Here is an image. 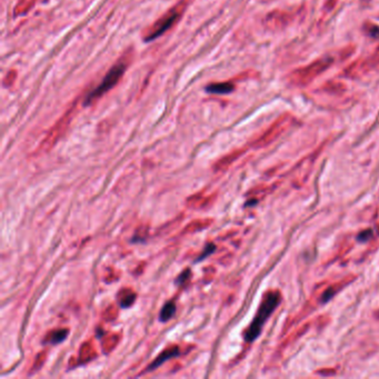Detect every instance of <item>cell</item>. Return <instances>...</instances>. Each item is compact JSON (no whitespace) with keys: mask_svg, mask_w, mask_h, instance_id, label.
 Masks as SVG:
<instances>
[{"mask_svg":"<svg viewBox=\"0 0 379 379\" xmlns=\"http://www.w3.org/2000/svg\"><path fill=\"white\" fill-rule=\"evenodd\" d=\"M134 59V49L128 48L125 53L119 57L118 60L115 62L112 67L109 69L106 76L102 78L99 86H97L87 96H84L83 106H90L99 100L103 95L109 93L113 87L119 84L120 80L124 77V74L130 66L131 61Z\"/></svg>","mask_w":379,"mask_h":379,"instance_id":"cell-1","label":"cell"},{"mask_svg":"<svg viewBox=\"0 0 379 379\" xmlns=\"http://www.w3.org/2000/svg\"><path fill=\"white\" fill-rule=\"evenodd\" d=\"M193 0H179L175 6H172L170 9H168L167 13H165L160 18L147 27L142 32V39L146 43L154 42L157 38L162 37L164 33L170 30L178 21L180 20L181 16L185 13L187 7Z\"/></svg>","mask_w":379,"mask_h":379,"instance_id":"cell-2","label":"cell"},{"mask_svg":"<svg viewBox=\"0 0 379 379\" xmlns=\"http://www.w3.org/2000/svg\"><path fill=\"white\" fill-rule=\"evenodd\" d=\"M334 64V59L331 57L324 56L310 62V64L302 66L292 70L288 74V84L292 87H306L312 84L316 78L321 76L326 70Z\"/></svg>","mask_w":379,"mask_h":379,"instance_id":"cell-3","label":"cell"},{"mask_svg":"<svg viewBox=\"0 0 379 379\" xmlns=\"http://www.w3.org/2000/svg\"><path fill=\"white\" fill-rule=\"evenodd\" d=\"M280 302V294L278 291H268L263 296L259 308H258L254 320L251 321L248 328L245 331V339L247 343L254 342L260 335L261 329L268 320L274 310L277 308Z\"/></svg>","mask_w":379,"mask_h":379,"instance_id":"cell-4","label":"cell"},{"mask_svg":"<svg viewBox=\"0 0 379 379\" xmlns=\"http://www.w3.org/2000/svg\"><path fill=\"white\" fill-rule=\"evenodd\" d=\"M83 97H84V95H82L80 97H78V98H76V100L72 102V105L69 107L68 110L64 115H62V116L59 118L58 122L55 124L54 127L49 130V133L47 134V136L45 137V139L42 141V143H40V146H39V151L40 153L48 151L49 149L53 147L57 141L59 140V138L65 134V131L68 129L69 125H70V123L72 122L73 117L76 116V113H77L78 109H79L80 99H82Z\"/></svg>","mask_w":379,"mask_h":379,"instance_id":"cell-5","label":"cell"},{"mask_svg":"<svg viewBox=\"0 0 379 379\" xmlns=\"http://www.w3.org/2000/svg\"><path fill=\"white\" fill-rule=\"evenodd\" d=\"M379 66V47L372 53L365 57L353 61L348 67L344 69L343 76L348 79H359L374 70Z\"/></svg>","mask_w":379,"mask_h":379,"instance_id":"cell-6","label":"cell"},{"mask_svg":"<svg viewBox=\"0 0 379 379\" xmlns=\"http://www.w3.org/2000/svg\"><path fill=\"white\" fill-rule=\"evenodd\" d=\"M297 18V14L294 11L289 10H279L276 9L269 13L265 19H263V25L269 30L279 31L288 28L290 25L294 24Z\"/></svg>","mask_w":379,"mask_h":379,"instance_id":"cell-7","label":"cell"},{"mask_svg":"<svg viewBox=\"0 0 379 379\" xmlns=\"http://www.w3.org/2000/svg\"><path fill=\"white\" fill-rule=\"evenodd\" d=\"M294 122H295L294 116H291V115L289 113L283 115V116H280L277 120H276L272 127L269 128L266 133L255 142V145L257 147L268 145V143H271L278 136L283 134L287 128H289L290 126L294 124Z\"/></svg>","mask_w":379,"mask_h":379,"instance_id":"cell-8","label":"cell"},{"mask_svg":"<svg viewBox=\"0 0 379 379\" xmlns=\"http://www.w3.org/2000/svg\"><path fill=\"white\" fill-rule=\"evenodd\" d=\"M179 354L180 353H179V348H178V346H171V347H169L167 349H165L164 352L162 354H160L158 356V357L156 359H155L150 365H149L147 367L145 372L155 370L156 368H158L159 366H162L166 360H168L170 358H174V357H177V356L179 355Z\"/></svg>","mask_w":379,"mask_h":379,"instance_id":"cell-9","label":"cell"},{"mask_svg":"<svg viewBox=\"0 0 379 379\" xmlns=\"http://www.w3.org/2000/svg\"><path fill=\"white\" fill-rule=\"evenodd\" d=\"M236 85L233 80H228V82H222V83H212L206 86V91L210 94H216V95H226L231 94L235 90Z\"/></svg>","mask_w":379,"mask_h":379,"instance_id":"cell-10","label":"cell"},{"mask_svg":"<svg viewBox=\"0 0 379 379\" xmlns=\"http://www.w3.org/2000/svg\"><path fill=\"white\" fill-rule=\"evenodd\" d=\"M37 2L38 0H18V3L16 4L14 8L15 17L24 16L27 13H29Z\"/></svg>","mask_w":379,"mask_h":379,"instance_id":"cell-11","label":"cell"},{"mask_svg":"<svg viewBox=\"0 0 379 379\" xmlns=\"http://www.w3.org/2000/svg\"><path fill=\"white\" fill-rule=\"evenodd\" d=\"M79 360L82 361V363H87V361L91 360L93 358L96 357V350L94 348L93 345H91V343H85L83 345V347L80 348V352H79ZM79 361V363H80Z\"/></svg>","mask_w":379,"mask_h":379,"instance_id":"cell-12","label":"cell"},{"mask_svg":"<svg viewBox=\"0 0 379 379\" xmlns=\"http://www.w3.org/2000/svg\"><path fill=\"white\" fill-rule=\"evenodd\" d=\"M136 298V294L129 289H123L119 294V304L122 307H130L133 305Z\"/></svg>","mask_w":379,"mask_h":379,"instance_id":"cell-13","label":"cell"},{"mask_svg":"<svg viewBox=\"0 0 379 379\" xmlns=\"http://www.w3.org/2000/svg\"><path fill=\"white\" fill-rule=\"evenodd\" d=\"M175 313H176V305H175V302H172V301L167 302L163 307L162 313H160V320L164 321V323H165V321L169 320L172 317V316L175 315Z\"/></svg>","mask_w":379,"mask_h":379,"instance_id":"cell-14","label":"cell"},{"mask_svg":"<svg viewBox=\"0 0 379 379\" xmlns=\"http://www.w3.org/2000/svg\"><path fill=\"white\" fill-rule=\"evenodd\" d=\"M67 336H68V329H58L50 335L49 340L51 342V344H59L61 342H64L67 338Z\"/></svg>","mask_w":379,"mask_h":379,"instance_id":"cell-15","label":"cell"},{"mask_svg":"<svg viewBox=\"0 0 379 379\" xmlns=\"http://www.w3.org/2000/svg\"><path fill=\"white\" fill-rule=\"evenodd\" d=\"M118 340H119V337L116 336V335L107 337L105 342H103V344H102L103 350H105V352H110V350H112L115 347H116Z\"/></svg>","mask_w":379,"mask_h":379,"instance_id":"cell-16","label":"cell"},{"mask_svg":"<svg viewBox=\"0 0 379 379\" xmlns=\"http://www.w3.org/2000/svg\"><path fill=\"white\" fill-rule=\"evenodd\" d=\"M17 79V71L16 70H10L6 74L4 78V86L6 88H9L13 86Z\"/></svg>","mask_w":379,"mask_h":379,"instance_id":"cell-17","label":"cell"},{"mask_svg":"<svg viewBox=\"0 0 379 379\" xmlns=\"http://www.w3.org/2000/svg\"><path fill=\"white\" fill-rule=\"evenodd\" d=\"M365 30L369 34L371 38L379 39V27L374 24H367L365 27Z\"/></svg>","mask_w":379,"mask_h":379,"instance_id":"cell-18","label":"cell"},{"mask_svg":"<svg viewBox=\"0 0 379 379\" xmlns=\"http://www.w3.org/2000/svg\"><path fill=\"white\" fill-rule=\"evenodd\" d=\"M44 357H46V355H45V354H40V355L38 356L37 361H36V363H34V365H33V367H32V370H33V371H34V369H39L40 367L43 366L44 360H45Z\"/></svg>","mask_w":379,"mask_h":379,"instance_id":"cell-19","label":"cell"},{"mask_svg":"<svg viewBox=\"0 0 379 379\" xmlns=\"http://www.w3.org/2000/svg\"><path fill=\"white\" fill-rule=\"evenodd\" d=\"M206 248H207V250L204 251L203 254H202V256H200V257L198 258V259H197L198 261H199V260H202V259H204V258H206V257L208 256L209 254H211V252L215 250V245H208V246L206 247Z\"/></svg>","mask_w":379,"mask_h":379,"instance_id":"cell-20","label":"cell"},{"mask_svg":"<svg viewBox=\"0 0 379 379\" xmlns=\"http://www.w3.org/2000/svg\"><path fill=\"white\" fill-rule=\"evenodd\" d=\"M189 276H191V271H189V269H187V271L183 272V273L179 276V277L177 278V284H181V283H183V281H185V280L189 277Z\"/></svg>","mask_w":379,"mask_h":379,"instance_id":"cell-21","label":"cell"},{"mask_svg":"<svg viewBox=\"0 0 379 379\" xmlns=\"http://www.w3.org/2000/svg\"><path fill=\"white\" fill-rule=\"evenodd\" d=\"M42 2H44V3H45V2H48V0H42Z\"/></svg>","mask_w":379,"mask_h":379,"instance_id":"cell-22","label":"cell"}]
</instances>
